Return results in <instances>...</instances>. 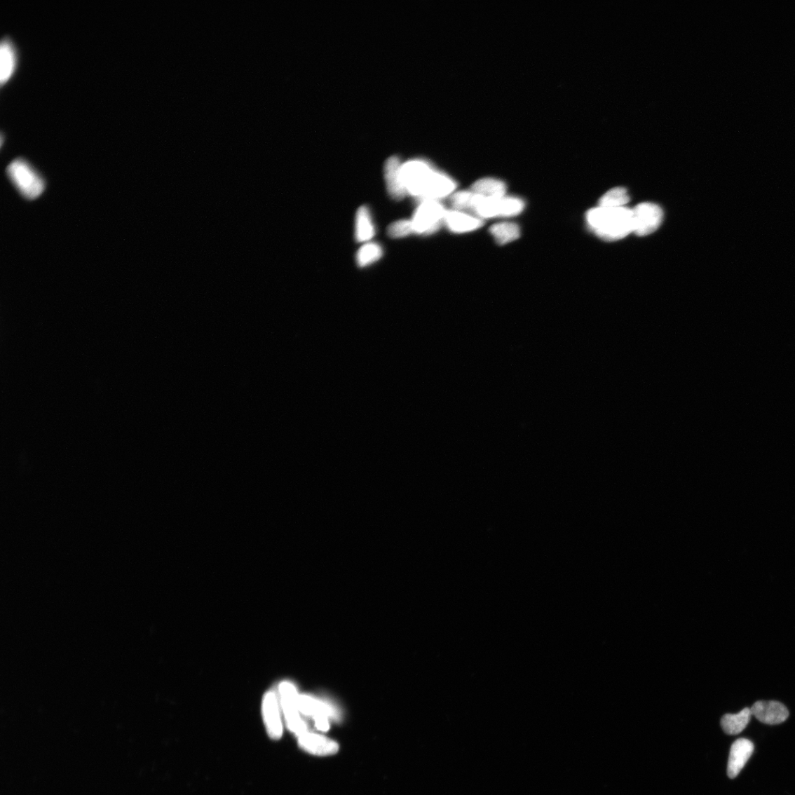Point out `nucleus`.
Instances as JSON below:
<instances>
[{
	"label": "nucleus",
	"instance_id": "4be33fe9",
	"mask_svg": "<svg viewBox=\"0 0 795 795\" xmlns=\"http://www.w3.org/2000/svg\"><path fill=\"white\" fill-rule=\"evenodd\" d=\"M477 197L473 191H461L453 194L450 201L454 210H473Z\"/></svg>",
	"mask_w": 795,
	"mask_h": 795
},
{
	"label": "nucleus",
	"instance_id": "f3484780",
	"mask_svg": "<svg viewBox=\"0 0 795 795\" xmlns=\"http://www.w3.org/2000/svg\"><path fill=\"white\" fill-rule=\"evenodd\" d=\"M752 716L748 708L736 714H726L721 719V726L727 734L738 735L746 728Z\"/></svg>",
	"mask_w": 795,
	"mask_h": 795
},
{
	"label": "nucleus",
	"instance_id": "423d86ee",
	"mask_svg": "<svg viewBox=\"0 0 795 795\" xmlns=\"http://www.w3.org/2000/svg\"><path fill=\"white\" fill-rule=\"evenodd\" d=\"M524 209L522 200L515 197L485 198L477 195L473 211L479 218L514 217Z\"/></svg>",
	"mask_w": 795,
	"mask_h": 795
},
{
	"label": "nucleus",
	"instance_id": "2eb2a0df",
	"mask_svg": "<svg viewBox=\"0 0 795 795\" xmlns=\"http://www.w3.org/2000/svg\"><path fill=\"white\" fill-rule=\"evenodd\" d=\"M298 702L301 714L306 716L314 719L317 716H325L330 718L336 714L330 705L312 696L299 695Z\"/></svg>",
	"mask_w": 795,
	"mask_h": 795
},
{
	"label": "nucleus",
	"instance_id": "4468645a",
	"mask_svg": "<svg viewBox=\"0 0 795 795\" xmlns=\"http://www.w3.org/2000/svg\"><path fill=\"white\" fill-rule=\"evenodd\" d=\"M444 224L452 232L461 233L480 229L483 222L479 217L453 210L447 211Z\"/></svg>",
	"mask_w": 795,
	"mask_h": 795
},
{
	"label": "nucleus",
	"instance_id": "7ed1b4c3",
	"mask_svg": "<svg viewBox=\"0 0 795 795\" xmlns=\"http://www.w3.org/2000/svg\"><path fill=\"white\" fill-rule=\"evenodd\" d=\"M7 174L12 184L27 199L37 198L46 189L40 175L23 158L13 160L7 168Z\"/></svg>",
	"mask_w": 795,
	"mask_h": 795
},
{
	"label": "nucleus",
	"instance_id": "ddd939ff",
	"mask_svg": "<svg viewBox=\"0 0 795 795\" xmlns=\"http://www.w3.org/2000/svg\"><path fill=\"white\" fill-rule=\"evenodd\" d=\"M18 52L13 41L4 38L0 44V81L6 83L13 76L18 66Z\"/></svg>",
	"mask_w": 795,
	"mask_h": 795
},
{
	"label": "nucleus",
	"instance_id": "9d476101",
	"mask_svg": "<svg viewBox=\"0 0 795 795\" xmlns=\"http://www.w3.org/2000/svg\"><path fill=\"white\" fill-rule=\"evenodd\" d=\"M750 710L761 723L767 725L783 723L789 714L787 707L777 701H758Z\"/></svg>",
	"mask_w": 795,
	"mask_h": 795
},
{
	"label": "nucleus",
	"instance_id": "5701e85b",
	"mask_svg": "<svg viewBox=\"0 0 795 795\" xmlns=\"http://www.w3.org/2000/svg\"><path fill=\"white\" fill-rule=\"evenodd\" d=\"M412 233H414V230L411 220H398L388 229V235L393 239L406 238Z\"/></svg>",
	"mask_w": 795,
	"mask_h": 795
},
{
	"label": "nucleus",
	"instance_id": "f03ea898",
	"mask_svg": "<svg viewBox=\"0 0 795 795\" xmlns=\"http://www.w3.org/2000/svg\"><path fill=\"white\" fill-rule=\"evenodd\" d=\"M587 225L602 240L615 241L633 232L632 210L598 208L586 215Z\"/></svg>",
	"mask_w": 795,
	"mask_h": 795
},
{
	"label": "nucleus",
	"instance_id": "aec40b11",
	"mask_svg": "<svg viewBox=\"0 0 795 795\" xmlns=\"http://www.w3.org/2000/svg\"><path fill=\"white\" fill-rule=\"evenodd\" d=\"M629 200L627 189L623 187H616L609 190L601 198L599 206L605 208H625Z\"/></svg>",
	"mask_w": 795,
	"mask_h": 795
},
{
	"label": "nucleus",
	"instance_id": "20e7f679",
	"mask_svg": "<svg viewBox=\"0 0 795 795\" xmlns=\"http://www.w3.org/2000/svg\"><path fill=\"white\" fill-rule=\"evenodd\" d=\"M278 690L285 724L298 738L308 731L307 723L299 710L298 691L296 686L288 681L280 684Z\"/></svg>",
	"mask_w": 795,
	"mask_h": 795
},
{
	"label": "nucleus",
	"instance_id": "f257e3e1",
	"mask_svg": "<svg viewBox=\"0 0 795 795\" xmlns=\"http://www.w3.org/2000/svg\"><path fill=\"white\" fill-rule=\"evenodd\" d=\"M402 179L407 195L423 201H439L452 194L455 182L444 172L421 159L409 160L402 164Z\"/></svg>",
	"mask_w": 795,
	"mask_h": 795
},
{
	"label": "nucleus",
	"instance_id": "b1692460",
	"mask_svg": "<svg viewBox=\"0 0 795 795\" xmlns=\"http://www.w3.org/2000/svg\"><path fill=\"white\" fill-rule=\"evenodd\" d=\"M315 726L316 728L322 732H326L330 728L329 718L325 716H320L314 718Z\"/></svg>",
	"mask_w": 795,
	"mask_h": 795
},
{
	"label": "nucleus",
	"instance_id": "a211bd4d",
	"mask_svg": "<svg viewBox=\"0 0 795 795\" xmlns=\"http://www.w3.org/2000/svg\"><path fill=\"white\" fill-rule=\"evenodd\" d=\"M506 189L507 187L504 182L491 178L480 179L473 185V191L485 198H498L504 197Z\"/></svg>",
	"mask_w": 795,
	"mask_h": 795
},
{
	"label": "nucleus",
	"instance_id": "9b49d317",
	"mask_svg": "<svg viewBox=\"0 0 795 795\" xmlns=\"http://www.w3.org/2000/svg\"><path fill=\"white\" fill-rule=\"evenodd\" d=\"M402 162L393 156L388 159L385 165V179L389 196L395 201H402L407 195L401 175Z\"/></svg>",
	"mask_w": 795,
	"mask_h": 795
},
{
	"label": "nucleus",
	"instance_id": "6ab92c4d",
	"mask_svg": "<svg viewBox=\"0 0 795 795\" xmlns=\"http://www.w3.org/2000/svg\"><path fill=\"white\" fill-rule=\"evenodd\" d=\"M490 233L499 245H505L519 239L520 229L517 224L503 222L491 226Z\"/></svg>",
	"mask_w": 795,
	"mask_h": 795
},
{
	"label": "nucleus",
	"instance_id": "39448f33",
	"mask_svg": "<svg viewBox=\"0 0 795 795\" xmlns=\"http://www.w3.org/2000/svg\"><path fill=\"white\" fill-rule=\"evenodd\" d=\"M447 211L438 201H421L411 220L414 233L430 235L436 232L444 224Z\"/></svg>",
	"mask_w": 795,
	"mask_h": 795
},
{
	"label": "nucleus",
	"instance_id": "0eeeda50",
	"mask_svg": "<svg viewBox=\"0 0 795 795\" xmlns=\"http://www.w3.org/2000/svg\"><path fill=\"white\" fill-rule=\"evenodd\" d=\"M278 697L274 691L264 695L261 704V714L265 730L269 738L275 741L283 738L285 721Z\"/></svg>",
	"mask_w": 795,
	"mask_h": 795
},
{
	"label": "nucleus",
	"instance_id": "dca6fc26",
	"mask_svg": "<svg viewBox=\"0 0 795 795\" xmlns=\"http://www.w3.org/2000/svg\"><path fill=\"white\" fill-rule=\"evenodd\" d=\"M375 235V227L367 206L358 210L356 215L355 238L359 243L369 242Z\"/></svg>",
	"mask_w": 795,
	"mask_h": 795
},
{
	"label": "nucleus",
	"instance_id": "f8f14e48",
	"mask_svg": "<svg viewBox=\"0 0 795 795\" xmlns=\"http://www.w3.org/2000/svg\"><path fill=\"white\" fill-rule=\"evenodd\" d=\"M754 745L746 739L736 740L731 746L728 763V775L731 778L738 776L752 756Z\"/></svg>",
	"mask_w": 795,
	"mask_h": 795
},
{
	"label": "nucleus",
	"instance_id": "412c9836",
	"mask_svg": "<svg viewBox=\"0 0 795 795\" xmlns=\"http://www.w3.org/2000/svg\"><path fill=\"white\" fill-rule=\"evenodd\" d=\"M383 255L381 247L375 243H367L364 245L357 254L358 266L365 268L379 260Z\"/></svg>",
	"mask_w": 795,
	"mask_h": 795
},
{
	"label": "nucleus",
	"instance_id": "1a4fd4ad",
	"mask_svg": "<svg viewBox=\"0 0 795 795\" xmlns=\"http://www.w3.org/2000/svg\"><path fill=\"white\" fill-rule=\"evenodd\" d=\"M298 744L304 752L319 757L335 755L340 749L338 743L327 736L307 731L298 736Z\"/></svg>",
	"mask_w": 795,
	"mask_h": 795
},
{
	"label": "nucleus",
	"instance_id": "6e6552de",
	"mask_svg": "<svg viewBox=\"0 0 795 795\" xmlns=\"http://www.w3.org/2000/svg\"><path fill=\"white\" fill-rule=\"evenodd\" d=\"M633 233L640 237L655 231L661 224L664 213L659 205L652 203H643L632 210Z\"/></svg>",
	"mask_w": 795,
	"mask_h": 795
}]
</instances>
